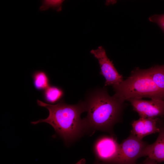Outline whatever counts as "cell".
<instances>
[{
    "mask_svg": "<svg viewBox=\"0 0 164 164\" xmlns=\"http://www.w3.org/2000/svg\"><path fill=\"white\" fill-rule=\"evenodd\" d=\"M128 101L140 118H154L164 116V100L133 99Z\"/></svg>",
    "mask_w": 164,
    "mask_h": 164,
    "instance_id": "obj_7",
    "label": "cell"
},
{
    "mask_svg": "<svg viewBox=\"0 0 164 164\" xmlns=\"http://www.w3.org/2000/svg\"><path fill=\"white\" fill-rule=\"evenodd\" d=\"M124 102L114 95L111 96L104 89L95 92L85 102L87 115L83 119L86 133L96 131L113 135L114 125L120 119Z\"/></svg>",
    "mask_w": 164,
    "mask_h": 164,
    "instance_id": "obj_2",
    "label": "cell"
},
{
    "mask_svg": "<svg viewBox=\"0 0 164 164\" xmlns=\"http://www.w3.org/2000/svg\"><path fill=\"white\" fill-rule=\"evenodd\" d=\"M33 85L35 88L39 91L45 90L50 86L49 78L45 72L38 71L33 75Z\"/></svg>",
    "mask_w": 164,
    "mask_h": 164,
    "instance_id": "obj_11",
    "label": "cell"
},
{
    "mask_svg": "<svg viewBox=\"0 0 164 164\" xmlns=\"http://www.w3.org/2000/svg\"><path fill=\"white\" fill-rule=\"evenodd\" d=\"M142 164H157V162L148 157Z\"/></svg>",
    "mask_w": 164,
    "mask_h": 164,
    "instance_id": "obj_15",
    "label": "cell"
},
{
    "mask_svg": "<svg viewBox=\"0 0 164 164\" xmlns=\"http://www.w3.org/2000/svg\"><path fill=\"white\" fill-rule=\"evenodd\" d=\"M160 121L158 118H141L134 121L132 123L131 134L142 140L149 135L159 133Z\"/></svg>",
    "mask_w": 164,
    "mask_h": 164,
    "instance_id": "obj_8",
    "label": "cell"
},
{
    "mask_svg": "<svg viewBox=\"0 0 164 164\" xmlns=\"http://www.w3.org/2000/svg\"><path fill=\"white\" fill-rule=\"evenodd\" d=\"M147 70L151 79L159 89L164 93V69L163 65L155 66Z\"/></svg>",
    "mask_w": 164,
    "mask_h": 164,
    "instance_id": "obj_10",
    "label": "cell"
},
{
    "mask_svg": "<svg viewBox=\"0 0 164 164\" xmlns=\"http://www.w3.org/2000/svg\"><path fill=\"white\" fill-rule=\"evenodd\" d=\"M149 19L151 22L157 24L164 32V14L154 15L150 16Z\"/></svg>",
    "mask_w": 164,
    "mask_h": 164,
    "instance_id": "obj_13",
    "label": "cell"
},
{
    "mask_svg": "<svg viewBox=\"0 0 164 164\" xmlns=\"http://www.w3.org/2000/svg\"><path fill=\"white\" fill-rule=\"evenodd\" d=\"M63 91L60 88L54 86H50L44 91V98L47 102L54 104L59 101L63 96Z\"/></svg>",
    "mask_w": 164,
    "mask_h": 164,
    "instance_id": "obj_12",
    "label": "cell"
},
{
    "mask_svg": "<svg viewBox=\"0 0 164 164\" xmlns=\"http://www.w3.org/2000/svg\"><path fill=\"white\" fill-rule=\"evenodd\" d=\"M113 87L114 95L123 102L143 97L164 100V93L154 83L147 69L136 68L126 79Z\"/></svg>",
    "mask_w": 164,
    "mask_h": 164,
    "instance_id": "obj_3",
    "label": "cell"
},
{
    "mask_svg": "<svg viewBox=\"0 0 164 164\" xmlns=\"http://www.w3.org/2000/svg\"><path fill=\"white\" fill-rule=\"evenodd\" d=\"M148 144L131 134L120 144L119 154L116 164H135L138 159L144 156Z\"/></svg>",
    "mask_w": 164,
    "mask_h": 164,
    "instance_id": "obj_5",
    "label": "cell"
},
{
    "mask_svg": "<svg viewBox=\"0 0 164 164\" xmlns=\"http://www.w3.org/2000/svg\"><path fill=\"white\" fill-rule=\"evenodd\" d=\"M62 2V1L60 0L47 1L44 2V6L58 7L60 8Z\"/></svg>",
    "mask_w": 164,
    "mask_h": 164,
    "instance_id": "obj_14",
    "label": "cell"
},
{
    "mask_svg": "<svg viewBox=\"0 0 164 164\" xmlns=\"http://www.w3.org/2000/svg\"><path fill=\"white\" fill-rule=\"evenodd\" d=\"M120 149V144L114 135L99 137L93 146L95 162L101 164H116Z\"/></svg>",
    "mask_w": 164,
    "mask_h": 164,
    "instance_id": "obj_4",
    "label": "cell"
},
{
    "mask_svg": "<svg viewBox=\"0 0 164 164\" xmlns=\"http://www.w3.org/2000/svg\"><path fill=\"white\" fill-rule=\"evenodd\" d=\"M161 124L156 140L152 144L147 145L144 153V156H147L157 163L164 162V125Z\"/></svg>",
    "mask_w": 164,
    "mask_h": 164,
    "instance_id": "obj_9",
    "label": "cell"
},
{
    "mask_svg": "<svg viewBox=\"0 0 164 164\" xmlns=\"http://www.w3.org/2000/svg\"><path fill=\"white\" fill-rule=\"evenodd\" d=\"M163 67H164V65H163Z\"/></svg>",
    "mask_w": 164,
    "mask_h": 164,
    "instance_id": "obj_17",
    "label": "cell"
},
{
    "mask_svg": "<svg viewBox=\"0 0 164 164\" xmlns=\"http://www.w3.org/2000/svg\"><path fill=\"white\" fill-rule=\"evenodd\" d=\"M135 164H136V163H135Z\"/></svg>",
    "mask_w": 164,
    "mask_h": 164,
    "instance_id": "obj_18",
    "label": "cell"
},
{
    "mask_svg": "<svg viewBox=\"0 0 164 164\" xmlns=\"http://www.w3.org/2000/svg\"><path fill=\"white\" fill-rule=\"evenodd\" d=\"M37 103L48 109L49 115L46 118L31 122V124L46 122L49 124L67 144L75 142L86 133L83 119L80 118L81 114L86 111L85 102L70 105L62 101L53 105L38 100Z\"/></svg>",
    "mask_w": 164,
    "mask_h": 164,
    "instance_id": "obj_1",
    "label": "cell"
},
{
    "mask_svg": "<svg viewBox=\"0 0 164 164\" xmlns=\"http://www.w3.org/2000/svg\"><path fill=\"white\" fill-rule=\"evenodd\" d=\"M86 163V160L84 159H82L79 161L77 163L75 164H85ZM94 164H101L98 162H95Z\"/></svg>",
    "mask_w": 164,
    "mask_h": 164,
    "instance_id": "obj_16",
    "label": "cell"
},
{
    "mask_svg": "<svg viewBox=\"0 0 164 164\" xmlns=\"http://www.w3.org/2000/svg\"><path fill=\"white\" fill-rule=\"evenodd\" d=\"M91 53L97 59L100 66V74L105 79V86L113 87L121 83L123 80L122 75L115 68L112 62L108 58L104 49L102 46L91 51Z\"/></svg>",
    "mask_w": 164,
    "mask_h": 164,
    "instance_id": "obj_6",
    "label": "cell"
}]
</instances>
